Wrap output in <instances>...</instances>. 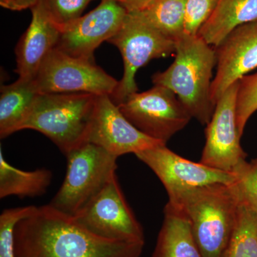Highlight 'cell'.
I'll return each instance as SVG.
<instances>
[{
  "mask_svg": "<svg viewBox=\"0 0 257 257\" xmlns=\"http://www.w3.org/2000/svg\"><path fill=\"white\" fill-rule=\"evenodd\" d=\"M66 157L65 178L50 204L73 216L116 174L117 157L89 143L72 150Z\"/></svg>",
  "mask_w": 257,
  "mask_h": 257,
  "instance_id": "cell-5",
  "label": "cell"
},
{
  "mask_svg": "<svg viewBox=\"0 0 257 257\" xmlns=\"http://www.w3.org/2000/svg\"><path fill=\"white\" fill-rule=\"evenodd\" d=\"M31 12L30 26L15 48V72L19 78H35L43 61L57 47L62 32L51 18L43 0H39Z\"/></svg>",
  "mask_w": 257,
  "mask_h": 257,
  "instance_id": "cell-15",
  "label": "cell"
},
{
  "mask_svg": "<svg viewBox=\"0 0 257 257\" xmlns=\"http://www.w3.org/2000/svg\"><path fill=\"white\" fill-rule=\"evenodd\" d=\"M175 45L173 63L154 74L152 82L172 91L192 117L207 125L215 109L211 99L215 50L199 35L185 32L175 40Z\"/></svg>",
  "mask_w": 257,
  "mask_h": 257,
  "instance_id": "cell-2",
  "label": "cell"
},
{
  "mask_svg": "<svg viewBox=\"0 0 257 257\" xmlns=\"http://www.w3.org/2000/svg\"><path fill=\"white\" fill-rule=\"evenodd\" d=\"M39 0H0V5L3 8L12 11H22L31 9Z\"/></svg>",
  "mask_w": 257,
  "mask_h": 257,
  "instance_id": "cell-27",
  "label": "cell"
},
{
  "mask_svg": "<svg viewBox=\"0 0 257 257\" xmlns=\"http://www.w3.org/2000/svg\"><path fill=\"white\" fill-rule=\"evenodd\" d=\"M50 170L42 168L23 171L7 162L0 149V198L10 196L35 197L46 193L52 182Z\"/></svg>",
  "mask_w": 257,
  "mask_h": 257,
  "instance_id": "cell-19",
  "label": "cell"
},
{
  "mask_svg": "<svg viewBox=\"0 0 257 257\" xmlns=\"http://www.w3.org/2000/svg\"><path fill=\"white\" fill-rule=\"evenodd\" d=\"M119 49L124 72L114 94L110 96L119 105L133 93L138 92L137 72L154 59L175 52V40L165 36L135 13H128L122 26L108 40Z\"/></svg>",
  "mask_w": 257,
  "mask_h": 257,
  "instance_id": "cell-6",
  "label": "cell"
},
{
  "mask_svg": "<svg viewBox=\"0 0 257 257\" xmlns=\"http://www.w3.org/2000/svg\"><path fill=\"white\" fill-rule=\"evenodd\" d=\"M118 106L140 132L165 144L192 118L175 93L162 86L133 93Z\"/></svg>",
  "mask_w": 257,
  "mask_h": 257,
  "instance_id": "cell-8",
  "label": "cell"
},
{
  "mask_svg": "<svg viewBox=\"0 0 257 257\" xmlns=\"http://www.w3.org/2000/svg\"><path fill=\"white\" fill-rule=\"evenodd\" d=\"M89 93L40 94L20 127L36 130L67 155L87 143L96 96Z\"/></svg>",
  "mask_w": 257,
  "mask_h": 257,
  "instance_id": "cell-4",
  "label": "cell"
},
{
  "mask_svg": "<svg viewBox=\"0 0 257 257\" xmlns=\"http://www.w3.org/2000/svg\"><path fill=\"white\" fill-rule=\"evenodd\" d=\"M235 191L239 202L244 203L257 212V159L243 163L234 171Z\"/></svg>",
  "mask_w": 257,
  "mask_h": 257,
  "instance_id": "cell-24",
  "label": "cell"
},
{
  "mask_svg": "<svg viewBox=\"0 0 257 257\" xmlns=\"http://www.w3.org/2000/svg\"><path fill=\"white\" fill-rule=\"evenodd\" d=\"M184 211L203 257H223L237 216L234 184H213L169 198Z\"/></svg>",
  "mask_w": 257,
  "mask_h": 257,
  "instance_id": "cell-3",
  "label": "cell"
},
{
  "mask_svg": "<svg viewBox=\"0 0 257 257\" xmlns=\"http://www.w3.org/2000/svg\"><path fill=\"white\" fill-rule=\"evenodd\" d=\"M214 50L216 72L211 99L216 106L231 86L257 67V20L234 29Z\"/></svg>",
  "mask_w": 257,
  "mask_h": 257,
  "instance_id": "cell-14",
  "label": "cell"
},
{
  "mask_svg": "<svg viewBox=\"0 0 257 257\" xmlns=\"http://www.w3.org/2000/svg\"><path fill=\"white\" fill-rule=\"evenodd\" d=\"M87 143L101 147L117 158L166 145L149 138L132 124L109 95L96 96Z\"/></svg>",
  "mask_w": 257,
  "mask_h": 257,
  "instance_id": "cell-13",
  "label": "cell"
},
{
  "mask_svg": "<svg viewBox=\"0 0 257 257\" xmlns=\"http://www.w3.org/2000/svg\"><path fill=\"white\" fill-rule=\"evenodd\" d=\"M127 14L119 0H101L95 9L62 30L55 49L72 57L94 60V51L117 33Z\"/></svg>",
  "mask_w": 257,
  "mask_h": 257,
  "instance_id": "cell-12",
  "label": "cell"
},
{
  "mask_svg": "<svg viewBox=\"0 0 257 257\" xmlns=\"http://www.w3.org/2000/svg\"><path fill=\"white\" fill-rule=\"evenodd\" d=\"M164 215L152 257H203L184 211L168 202Z\"/></svg>",
  "mask_w": 257,
  "mask_h": 257,
  "instance_id": "cell-16",
  "label": "cell"
},
{
  "mask_svg": "<svg viewBox=\"0 0 257 257\" xmlns=\"http://www.w3.org/2000/svg\"><path fill=\"white\" fill-rule=\"evenodd\" d=\"M154 0H119L121 5L127 10L128 13L143 9Z\"/></svg>",
  "mask_w": 257,
  "mask_h": 257,
  "instance_id": "cell-28",
  "label": "cell"
},
{
  "mask_svg": "<svg viewBox=\"0 0 257 257\" xmlns=\"http://www.w3.org/2000/svg\"><path fill=\"white\" fill-rule=\"evenodd\" d=\"M257 20V0H220L198 35L217 47L234 29Z\"/></svg>",
  "mask_w": 257,
  "mask_h": 257,
  "instance_id": "cell-17",
  "label": "cell"
},
{
  "mask_svg": "<svg viewBox=\"0 0 257 257\" xmlns=\"http://www.w3.org/2000/svg\"><path fill=\"white\" fill-rule=\"evenodd\" d=\"M144 245L99 237L50 204L35 206L14 231L15 257H140Z\"/></svg>",
  "mask_w": 257,
  "mask_h": 257,
  "instance_id": "cell-1",
  "label": "cell"
},
{
  "mask_svg": "<svg viewBox=\"0 0 257 257\" xmlns=\"http://www.w3.org/2000/svg\"><path fill=\"white\" fill-rule=\"evenodd\" d=\"M239 82L231 86L217 101L205 130L206 143L201 163L232 172L245 162L236 123V96Z\"/></svg>",
  "mask_w": 257,
  "mask_h": 257,
  "instance_id": "cell-11",
  "label": "cell"
},
{
  "mask_svg": "<svg viewBox=\"0 0 257 257\" xmlns=\"http://www.w3.org/2000/svg\"><path fill=\"white\" fill-rule=\"evenodd\" d=\"M35 206L5 209L0 215V257H15L14 231L17 224L28 216Z\"/></svg>",
  "mask_w": 257,
  "mask_h": 257,
  "instance_id": "cell-23",
  "label": "cell"
},
{
  "mask_svg": "<svg viewBox=\"0 0 257 257\" xmlns=\"http://www.w3.org/2000/svg\"><path fill=\"white\" fill-rule=\"evenodd\" d=\"M33 80L40 94L89 93L111 96L119 84L94 60L72 57L57 49L43 61Z\"/></svg>",
  "mask_w": 257,
  "mask_h": 257,
  "instance_id": "cell-7",
  "label": "cell"
},
{
  "mask_svg": "<svg viewBox=\"0 0 257 257\" xmlns=\"http://www.w3.org/2000/svg\"><path fill=\"white\" fill-rule=\"evenodd\" d=\"M236 111L238 130L241 137L248 120L257 111V73L244 76L239 81Z\"/></svg>",
  "mask_w": 257,
  "mask_h": 257,
  "instance_id": "cell-22",
  "label": "cell"
},
{
  "mask_svg": "<svg viewBox=\"0 0 257 257\" xmlns=\"http://www.w3.org/2000/svg\"><path fill=\"white\" fill-rule=\"evenodd\" d=\"M223 257H257V212L239 201L236 222Z\"/></svg>",
  "mask_w": 257,
  "mask_h": 257,
  "instance_id": "cell-21",
  "label": "cell"
},
{
  "mask_svg": "<svg viewBox=\"0 0 257 257\" xmlns=\"http://www.w3.org/2000/svg\"><path fill=\"white\" fill-rule=\"evenodd\" d=\"M93 0H43L51 18L61 29L82 17L84 10Z\"/></svg>",
  "mask_w": 257,
  "mask_h": 257,
  "instance_id": "cell-25",
  "label": "cell"
},
{
  "mask_svg": "<svg viewBox=\"0 0 257 257\" xmlns=\"http://www.w3.org/2000/svg\"><path fill=\"white\" fill-rule=\"evenodd\" d=\"M186 3L187 0H154L135 13L161 33L176 40L184 33Z\"/></svg>",
  "mask_w": 257,
  "mask_h": 257,
  "instance_id": "cell-20",
  "label": "cell"
},
{
  "mask_svg": "<svg viewBox=\"0 0 257 257\" xmlns=\"http://www.w3.org/2000/svg\"><path fill=\"white\" fill-rule=\"evenodd\" d=\"M220 0H187L184 32L198 35L203 25L207 23L216 10Z\"/></svg>",
  "mask_w": 257,
  "mask_h": 257,
  "instance_id": "cell-26",
  "label": "cell"
},
{
  "mask_svg": "<svg viewBox=\"0 0 257 257\" xmlns=\"http://www.w3.org/2000/svg\"><path fill=\"white\" fill-rule=\"evenodd\" d=\"M73 216L83 227L99 237L145 243L143 226L128 207L116 174Z\"/></svg>",
  "mask_w": 257,
  "mask_h": 257,
  "instance_id": "cell-9",
  "label": "cell"
},
{
  "mask_svg": "<svg viewBox=\"0 0 257 257\" xmlns=\"http://www.w3.org/2000/svg\"><path fill=\"white\" fill-rule=\"evenodd\" d=\"M160 179L169 198L192 189L213 184L231 185L236 181L232 172L217 170L184 159L160 145L135 154Z\"/></svg>",
  "mask_w": 257,
  "mask_h": 257,
  "instance_id": "cell-10",
  "label": "cell"
},
{
  "mask_svg": "<svg viewBox=\"0 0 257 257\" xmlns=\"http://www.w3.org/2000/svg\"><path fill=\"white\" fill-rule=\"evenodd\" d=\"M40 95L33 79L19 78L9 85L1 87L0 94V137L6 138L20 131Z\"/></svg>",
  "mask_w": 257,
  "mask_h": 257,
  "instance_id": "cell-18",
  "label": "cell"
}]
</instances>
